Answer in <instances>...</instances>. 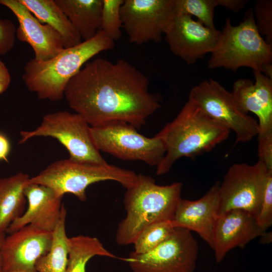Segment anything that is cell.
I'll use <instances>...</instances> for the list:
<instances>
[{"mask_svg":"<svg viewBox=\"0 0 272 272\" xmlns=\"http://www.w3.org/2000/svg\"><path fill=\"white\" fill-rule=\"evenodd\" d=\"M220 181H216L200 198L181 199L171 220L174 227L194 231L212 248L214 226L219 215Z\"/></svg>","mask_w":272,"mask_h":272,"instance_id":"e0dca14e","label":"cell"},{"mask_svg":"<svg viewBox=\"0 0 272 272\" xmlns=\"http://www.w3.org/2000/svg\"><path fill=\"white\" fill-rule=\"evenodd\" d=\"M69 255L65 272H86L88 261L95 256L116 258L96 237L78 235L68 237Z\"/></svg>","mask_w":272,"mask_h":272,"instance_id":"cb8c5ba5","label":"cell"},{"mask_svg":"<svg viewBox=\"0 0 272 272\" xmlns=\"http://www.w3.org/2000/svg\"><path fill=\"white\" fill-rule=\"evenodd\" d=\"M11 144L9 139L4 134L0 133V161L8 162Z\"/></svg>","mask_w":272,"mask_h":272,"instance_id":"836d02e7","label":"cell"},{"mask_svg":"<svg viewBox=\"0 0 272 272\" xmlns=\"http://www.w3.org/2000/svg\"><path fill=\"white\" fill-rule=\"evenodd\" d=\"M258 226L266 231L272 225V172L268 175L258 214Z\"/></svg>","mask_w":272,"mask_h":272,"instance_id":"f1b7e54d","label":"cell"},{"mask_svg":"<svg viewBox=\"0 0 272 272\" xmlns=\"http://www.w3.org/2000/svg\"><path fill=\"white\" fill-rule=\"evenodd\" d=\"M52 232L31 225L25 226L6 236L2 248V272L35 270L37 260L50 249Z\"/></svg>","mask_w":272,"mask_h":272,"instance_id":"5bb4252c","label":"cell"},{"mask_svg":"<svg viewBox=\"0 0 272 272\" xmlns=\"http://www.w3.org/2000/svg\"><path fill=\"white\" fill-rule=\"evenodd\" d=\"M171 220L155 223L144 229L133 243L134 252L137 254L147 253L163 243L173 232Z\"/></svg>","mask_w":272,"mask_h":272,"instance_id":"d4e9b609","label":"cell"},{"mask_svg":"<svg viewBox=\"0 0 272 272\" xmlns=\"http://www.w3.org/2000/svg\"><path fill=\"white\" fill-rule=\"evenodd\" d=\"M24 194L28 208L10 225L6 233L11 234L28 225L52 232L60 219L63 197L57 196L46 186L36 184H27Z\"/></svg>","mask_w":272,"mask_h":272,"instance_id":"d6986e66","label":"cell"},{"mask_svg":"<svg viewBox=\"0 0 272 272\" xmlns=\"http://www.w3.org/2000/svg\"><path fill=\"white\" fill-rule=\"evenodd\" d=\"M42 23L54 28L62 38L65 48L82 42L81 37L54 0H19Z\"/></svg>","mask_w":272,"mask_h":272,"instance_id":"7402d4cb","label":"cell"},{"mask_svg":"<svg viewBox=\"0 0 272 272\" xmlns=\"http://www.w3.org/2000/svg\"><path fill=\"white\" fill-rule=\"evenodd\" d=\"M114 47V42L100 30L92 38L64 48L49 59H30L24 66L22 80L39 99L60 101L68 82L82 66L99 53Z\"/></svg>","mask_w":272,"mask_h":272,"instance_id":"3957f363","label":"cell"},{"mask_svg":"<svg viewBox=\"0 0 272 272\" xmlns=\"http://www.w3.org/2000/svg\"><path fill=\"white\" fill-rule=\"evenodd\" d=\"M123 0H103L101 30L114 42L121 36L120 8Z\"/></svg>","mask_w":272,"mask_h":272,"instance_id":"4316f807","label":"cell"},{"mask_svg":"<svg viewBox=\"0 0 272 272\" xmlns=\"http://www.w3.org/2000/svg\"><path fill=\"white\" fill-rule=\"evenodd\" d=\"M79 33L88 40L101 30L103 0H54Z\"/></svg>","mask_w":272,"mask_h":272,"instance_id":"44dd1931","label":"cell"},{"mask_svg":"<svg viewBox=\"0 0 272 272\" xmlns=\"http://www.w3.org/2000/svg\"><path fill=\"white\" fill-rule=\"evenodd\" d=\"M137 129L127 122L114 121L91 126V133L99 151L122 160L141 161L156 167L165 154L164 144L155 136L148 138Z\"/></svg>","mask_w":272,"mask_h":272,"instance_id":"ba28073f","label":"cell"},{"mask_svg":"<svg viewBox=\"0 0 272 272\" xmlns=\"http://www.w3.org/2000/svg\"><path fill=\"white\" fill-rule=\"evenodd\" d=\"M0 5L7 7L16 17L19 22L16 36L32 47L35 60L49 59L64 48L59 33L49 25L42 23L19 0H0Z\"/></svg>","mask_w":272,"mask_h":272,"instance_id":"9a60e30c","label":"cell"},{"mask_svg":"<svg viewBox=\"0 0 272 272\" xmlns=\"http://www.w3.org/2000/svg\"><path fill=\"white\" fill-rule=\"evenodd\" d=\"M10 272H37L36 270H15Z\"/></svg>","mask_w":272,"mask_h":272,"instance_id":"8d00e7d4","label":"cell"},{"mask_svg":"<svg viewBox=\"0 0 272 272\" xmlns=\"http://www.w3.org/2000/svg\"><path fill=\"white\" fill-rule=\"evenodd\" d=\"M137 177L134 171L108 163L92 164L69 158L50 164L38 175L30 177L28 184L46 186L58 196L71 193L80 201H85L86 189L94 183L114 181L127 189L134 184Z\"/></svg>","mask_w":272,"mask_h":272,"instance_id":"8992f818","label":"cell"},{"mask_svg":"<svg viewBox=\"0 0 272 272\" xmlns=\"http://www.w3.org/2000/svg\"><path fill=\"white\" fill-rule=\"evenodd\" d=\"M198 244L191 231L175 227L171 236L152 250L131 252L123 258L133 272H193Z\"/></svg>","mask_w":272,"mask_h":272,"instance_id":"30bf717a","label":"cell"},{"mask_svg":"<svg viewBox=\"0 0 272 272\" xmlns=\"http://www.w3.org/2000/svg\"><path fill=\"white\" fill-rule=\"evenodd\" d=\"M180 182L160 185L152 177L138 174L135 184L124 196L125 218L119 222L115 235L120 246L133 244L139 234L156 222L172 220L181 197Z\"/></svg>","mask_w":272,"mask_h":272,"instance_id":"277c9868","label":"cell"},{"mask_svg":"<svg viewBox=\"0 0 272 272\" xmlns=\"http://www.w3.org/2000/svg\"><path fill=\"white\" fill-rule=\"evenodd\" d=\"M271 172L259 160L253 165H232L220 183L219 215L238 209L248 212L256 218L268 175Z\"/></svg>","mask_w":272,"mask_h":272,"instance_id":"8fae6325","label":"cell"},{"mask_svg":"<svg viewBox=\"0 0 272 272\" xmlns=\"http://www.w3.org/2000/svg\"><path fill=\"white\" fill-rule=\"evenodd\" d=\"M220 31L205 26L190 15L174 17L165 35L171 51L188 64L212 53Z\"/></svg>","mask_w":272,"mask_h":272,"instance_id":"4fadbf2b","label":"cell"},{"mask_svg":"<svg viewBox=\"0 0 272 272\" xmlns=\"http://www.w3.org/2000/svg\"><path fill=\"white\" fill-rule=\"evenodd\" d=\"M258 156L268 171H272V132L258 133Z\"/></svg>","mask_w":272,"mask_h":272,"instance_id":"4dcf8cb0","label":"cell"},{"mask_svg":"<svg viewBox=\"0 0 272 272\" xmlns=\"http://www.w3.org/2000/svg\"><path fill=\"white\" fill-rule=\"evenodd\" d=\"M64 97L91 127L121 121L139 129L161 107L147 77L123 59L88 61L68 82Z\"/></svg>","mask_w":272,"mask_h":272,"instance_id":"6da1fadb","label":"cell"},{"mask_svg":"<svg viewBox=\"0 0 272 272\" xmlns=\"http://www.w3.org/2000/svg\"><path fill=\"white\" fill-rule=\"evenodd\" d=\"M265 232L257 225L256 218L246 211L235 209L219 214L212 235V249L216 262L220 263L232 249L244 247Z\"/></svg>","mask_w":272,"mask_h":272,"instance_id":"2e32d148","label":"cell"},{"mask_svg":"<svg viewBox=\"0 0 272 272\" xmlns=\"http://www.w3.org/2000/svg\"><path fill=\"white\" fill-rule=\"evenodd\" d=\"M255 82L240 79L233 84L232 92L238 110L244 114L252 112L258 119V132L272 131V79L259 71H253Z\"/></svg>","mask_w":272,"mask_h":272,"instance_id":"ac0fdd59","label":"cell"},{"mask_svg":"<svg viewBox=\"0 0 272 272\" xmlns=\"http://www.w3.org/2000/svg\"><path fill=\"white\" fill-rule=\"evenodd\" d=\"M66 210L62 204L59 220L52 231V240L48 252L36 261L37 272H65L69 247L65 228Z\"/></svg>","mask_w":272,"mask_h":272,"instance_id":"603a6c76","label":"cell"},{"mask_svg":"<svg viewBox=\"0 0 272 272\" xmlns=\"http://www.w3.org/2000/svg\"><path fill=\"white\" fill-rule=\"evenodd\" d=\"M230 132L188 101L174 119L154 135L162 142L166 150L156 166L157 175L168 173L182 157L194 158L211 151L226 141Z\"/></svg>","mask_w":272,"mask_h":272,"instance_id":"7a4b0ae2","label":"cell"},{"mask_svg":"<svg viewBox=\"0 0 272 272\" xmlns=\"http://www.w3.org/2000/svg\"><path fill=\"white\" fill-rule=\"evenodd\" d=\"M261 240L262 243H269L271 241V233L265 232L261 236Z\"/></svg>","mask_w":272,"mask_h":272,"instance_id":"d590c367","label":"cell"},{"mask_svg":"<svg viewBox=\"0 0 272 272\" xmlns=\"http://www.w3.org/2000/svg\"><path fill=\"white\" fill-rule=\"evenodd\" d=\"M16 30L11 20L0 18V55L5 54L14 47Z\"/></svg>","mask_w":272,"mask_h":272,"instance_id":"f546056e","label":"cell"},{"mask_svg":"<svg viewBox=\"0 0 272 272\" xmlns=\"http://www.w3.org/2000/svg\"><path fill=\"white\" fill-rule=\"evenodd\" d=\"M29 178L23 172L0 178V233H6L24 213L26 202L24 189Z\"/></svg>","mask_w":272,"mask_h":272,"instance_id":"ffe728a7","label":"cell"},{"mask_svg":"<svg viewBox=\"0 0 272 272\" xmlns=\"http://www.w3.org/2000/svg\"><path fill=\"white\" fill-rule=\"evenodd\" d=\"M217 6L225 8L234 13H238L242 10L246 3V0H215Z\"/></svg>","mask_w":272,"mask_h":272,"instance_id":"1f68e13d","label":"cell"},{"mask_svg":"<svg viewBox=\"0 0 272 272\" xmlns=\"http://www.w3.org/2000/svg\"><path fill=\"white\" fill-rule=\"evenodd\" d=\"M188 101L220 125L233 131L236 143H246L257 135L258 122L238 109L231 92L218 82L205 80L190 90Z\"/></svg>","mask_w":272,"mask_h":272,"instance_id":"9c48e42d","label":"cell"},{"mask_svg":"<svg viewBox=\"0 0 272 272\" xmlns=\"http://www.w3.org/2000/svg\"><path fill=\"white\" fill-rule=\"evenodd\" d=\"M174 0H123L122 28L136 45L160 42L174 16Z\"/></svg>","mask_w":272,"mask_h":272,"instance_id":"7c38bea8","label":"cell"},{"mask_svg":"<svg viewBox=\"0 0 272 272\" xmlns=\"http://www.w3.org/2000/svg\"><path fill=\"white\" fill-rule=\"evenodd\" d=\"M216 7L215 0H174L173 16H193L205 26L216 29L214 19Z\"/></svg>","mask_w":272,"mask_h":272,"instance_id":"484cf974","label":"cell"},{"mask_svg":"<svg viewBox=\"0 0 272 272\" xmlns=\"http://www.w3.org/2000/svg\"><path fill=\"white\" fill-rule=\"evenodd\" d=\"M19 143L36 137L57 140L67 150L69 159L77 162L103 164L107 162L96 147L91 126L80 114L58 111L45 115L41 124L31 131H21Z\"/></svg>","mask_w":272,"mask_h":272,"instance_id":"52a82bcc","label":"cell"},{"mask_svg":"<svg viewBox=\"0 0 272 272\" xmlns=\"http://www.w3.org/2000/svg\"><path fill=\"white\" fill-rule=\"evenodd\" d=\"M9 71L0 58V94L5 92L11 83Z\"/></svg>","mask_w":272,"mask_h":272,"instance_id":"d6a6232c","label":"cell"},{"mask_svg":"<svg viewBox=\"0 0 272 272\" xmlns=\"http://www.w3.org/2000/svg\"><path fill=\"white\" fill-rule=\"evenodd\" d=\"M253 10L259 33L265 37L267 43L272 45V1L258 0Z\"/></svg>","mask_w":272,"mask_h":272,"instance_id":"83f0119b","label":"cell"},{"mask_svg":"<svg viewBox=\"0 0 272 272\" xmlns=\"http://www.w3.org/2000/svg\"><path fill=\"white\" fill-rule=\"evenodd\" d=\"M271 62L272 45L259 33L251 8L238 25H232L230 19L226 20L209 59L208 66L211 69L223 67L234 72L241 67H248L261 72Z\"/></svg>","mask_w":272,"mask_h":272,"instance_id":"5b68a950","label":"cell"},{"mask_svg":"<svg viewBox=\"0 0 272 272\" xmlns=\"http://www.w3.org/2000/svg\"><path fill=\"white\" fill-rule=\"evenodd\" d=\"M0 272H2V271L0 270Z\"/></svg>","mask_w":272,"mask_h":272,"instance_id":"74e56055","label":"cell"},{"mask_svg":"<svg viewBox=\"0 0 272 272\" xmlns=\"http://www.w3.org/2000/svg\"><path fill=\"white\" fill-rule=\"evenodd\" d=\"M6 233H0V269L2 265V248L6 238Z\"/></svg>","mask_w":272,"mask_h":272,"instance_id":"e575fe53","label":"cell"}]
</instances>
